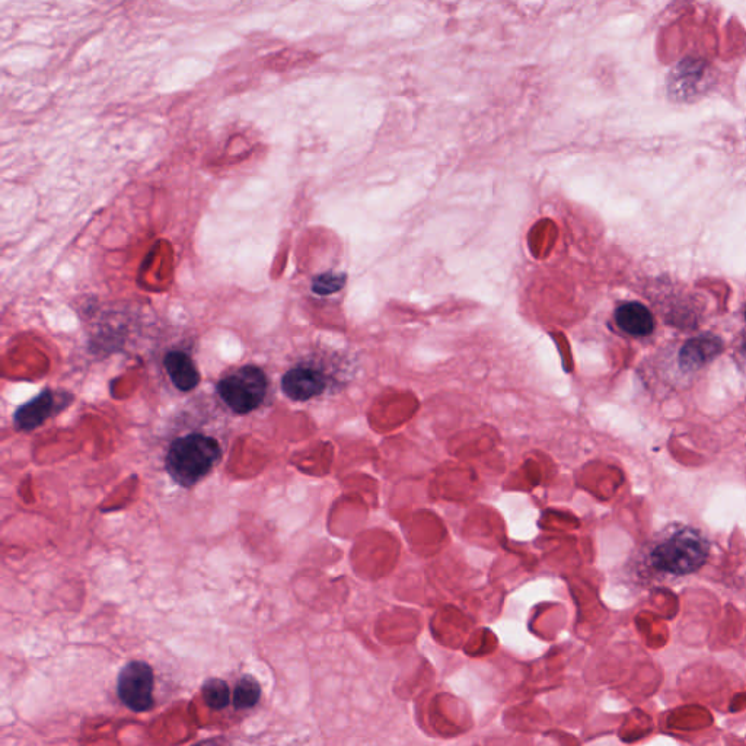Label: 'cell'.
Wrapping results in <instances>:
<instances>
[{
  "mask_svg": "<svg viewBox=\"0 0 746 746\" xmlns=\"http://www.w3.org/2000/svg\"><path fill=\"white\" fill-rule=\"evenodd\" d=\"M225 445L218 436L191 430L174 436L164 452V470L181 489L191 490L221 464Z\"/></svg>",
  "mask_w": 746,
  "mask_h": 746,
  "instance_id": "1",
  "label": "cell"
},
{
  "mask_svg": "<svg viewBox=\"0 0 746 746\" xmlns=\"http://www.w3.org/2000/svg\"><path fill=\"white\" fill-rule=\"evenodd\" d=\"M709 554L710 543L698 529L678 526L653 544L649 560L655 572L681 577L698 572Z\"/></svg>",
  "mask_w": 746,
  "mask_h": 746,
  "instance_id": "2",
  "label": "cell"
},
{
  "mask_svg": "<svg viewBox=\"0 0 746 746\" xmlns=\"http://www.w3.org/2000/svg\"><path fill=\"white\" fill-rule=\"evenodd\" d=\"M267 390L266 373L253 365L229 373L218 385V394L225 406L239 416L257 410L266 400Z\"/></svg>",
  "mask_w": 746,
  "mask_h": 746,
  "instance_id": "3",
  "label": "cell"
},
{
  "mask_svg": "<svg viewBox=\"0 0 746 746\" xmlns=\"http://www.w3.org/2000/svg\"><path fill=\"white\" fill-rule=\"evenodd\" d=\"M155 672L145 661H130L117 677V697L133 713H148L155 707Z\"/></svg>",
  "mask_w": 746,
  "mask_h": 746,
  "instance_id": "4",
  "label": "cell"
},
{
  "mask_svg": "<svg viewBox=\"0 0 746 746\" xmlns=\"http://www.w3.org/2000/svg\"><path fill=\"white\" fill-rule=\"evenodd\" d=\"M709 66L700 59H685L675 66L669 78V94L678 101H688L707 91Z\"/></svg>",
  "mask_w": 746,
  "mask_h": 746,
  "instance_id": "5",
  "label": "cell"
},
{
  "mask_svg": "<svg viewBox=\"0 0 746 746\" xmlns=\"http://www.w3.org/2000/svg\"><path fill=\"white\" fill-rule=\"evenodd\" d=\"M327 381L323 373L309 366H298L290 369L283 376L282 388L290 400L308 401L323 394Z\"/></svg>",
  "mask_w": 746,
  "mask_h": 746,
  "instance_id": "6",
  "label": "cell"
},
{
  "mask_svg": "<svg viewBox=\"0 0 746 746\" xmlns=\"http://www.w3.org/2000/svg\"><path fill=\"white\" fill-rule=\"evenodd\" d=\"M62 410L57 406L56 398L50 390H44L33 398L30 403L18 408L14 416V424L21 432H31L43 426L51 416Z\"/></svg>",
  "mask_w": 746,
  "mask_h": 746,
  "instance_id": "7",
  "label": "cell"
},
{
  "mask_svg": "<svg viewBox=\"0 0 746 746\" xmlns=\"http://www.w3.org/2000/svg\"><path fill=\"white\" fill-rule=\"evenodd\" d=\"M722 350L723 343L719 337L712 336V334L694 337L682 347L679 353V365L685 371H697L716 359Z\"/></svg>",
  "mask_w": 746,
  "mask_h": 746,
  "instance_id": "8",
  "label": "cell"
},
{
  "mask_svg": "<svg viewBox=\"0 0 746 746\" xmlns=\"http://www.w3.org/2000/svg\"><path fill=\"white\" fill-rule=\"evenodd\" d=\"M615 323L621 331L633 337H647L655 331L652 312L639 302H627L615 311Z\"/></svg>",
  "mask_w": 746,
  "mask_h": 746,
  "instance_id": "9",
  "label": "cell"
},
{
  "mask_svg": "<svg viewBox=\"0 0 746 746\" xmlns=\"http://www.w3.org/2000/svg\"><path fill=\"white\" fill-rule=\"evenodd\" d=\"M164 366L177 390L188 392L199 385L200 373L187 353H168L164 359Z\"/></svg>",
  "mask_w": 746,
  "mask_h": 746,
  "instance_id": "10",
  "label": "cell"
},
{
  "mask_svg": "<svg viewBox=\"0 0 746 746\" xmlns=\"http://www.w3.org/2000/svg\"><path fill=\"white\" fill-rule=\"evenodd\" d=\"M261 685L253 675H242L232 693V706L235 710H251L260 703Z\"/></svg>",
  "mask_w": 746,
  "mask_h": 746,
  "instance_id": "11",
  "label": "cell"
},
{
  "mask_svg": "<svg viewBox=\"0 0 746 746\" xmlns=\"http://www.w3.org/2000/svg\"><path fill=\"white\" fill-rule=\"evenodd\" d=\"M202 697L204 704L215 712H221L229 704H232L231 688H229L228 682L221 678L207 679L202 687Z\"/></svg>",
  "mask_w": 746,
  "mask_h": 746,
  "instance_id": "12",
  "label": "cell"
},
{
  "mask_svg": "<svg viewBox=\"0 0 746 746\" xmlns=\"http://www.w3.org/2000/svg\"><path fill=\"white\" fill-rule=\"evenodd\" d=\"M344 283H346V276H343V274L324 273L314 280L312 289H314V292L318 293V295H331V293L339 292V290L343 288Z\"/></svg>",
  "mask_w": 746,
  "mask_h": 746,
  "instance_id": "13",
  "label": "cell"
},
{
  "mask_svg": "<svg viewBox=\"0 0 746 746\" xmlns=\"http://www.w3.org/2000/svg\"><path fill=\"white\" fill-rule=\"evenodd\" d=\"M301 62L302 54L285 50L282 53H277L276 56L269 57L267 68L277 70V72H285L286 69L295 68Z\"/></svg>",
  "mask_w": 746,
  "mask_h": 746,
  "instance_id": "14",
  "label": "cell"
},
{
  "mask_svg": "<svg viewBox=\"0 0 746 746\" xmlns=\"http://www.w3.org/2000/svg\"><path fill=\"white\" fill-rule=\"evenodd\" d=\"M745 317H746V314H745Z\"/></svg>",
  "mask_w": 746,
  "mask_h": 746,
  "instance_id": "15",
  "label": "cell"
}]
</instances>
